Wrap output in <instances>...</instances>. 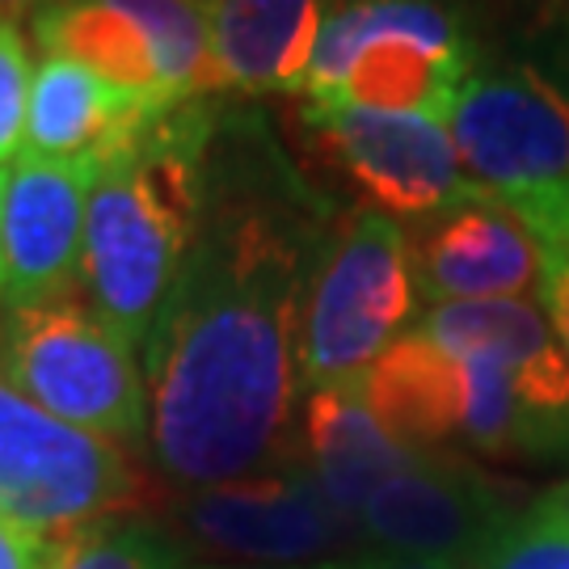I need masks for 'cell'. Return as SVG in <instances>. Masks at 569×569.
Here are the masks:
<instances>
[{"label": "cell", "mask_w": 569, "mask_h": 569, "mask_svg": "<svg viewBox=\"0 0 569 569\" xmlns=\"http://www.w3.org/2000/svg\"><path fill=\"white\" fill-rule=\"evenodd\" d=\"M143 363L148 448L169 481L274 472L300 376V244L270 207L207 199Z\"/></svg>", "instance_id": "1"}, {"label": "cell", "mask_w": 569, "mask_h": 569, "mask_svg": "<svg viewBox=\"0 0 569 569\" xmlns=\"http://www.w3.org/2000/svg\"><path fill=\"white\" fill-rule=\"evenodd\" d=\"M207 119L186 102L164 110L106 157L84 216L89 305L143 350L169 291L199 241Z\"/></svg>", "instance_id": "2"}, {"label": "cell", "mask_w": 569, "mask_h": 569, "mask_svg": "<svg viewBox=\"0 0 569 569\" xmlns=\"http://www.w3.org/2000/svg\"><path fill=\"white\" fill-rule=\"evenodd\" d=\"M465 34L435 0H346L321 21L308 102L363 106L448 122L465 89Z\"/></svg>", "instance_id": "3"}, {"label": "cell", "mask_w": 569, "mask_h": 569, "mask_svg": "<svg viewBox=\"0 0 569 569\" xmlns=\"http://www.w3.org/2000/svg\"><path fill=\"white\" fill-rule=\"evenodd\" d=\"M0 380L63 427L122 451L148 443V385L136 346L81 296L0 312Z\"/></svg>", "instance_id": "4"}, {"label": "cell", "mask_w": 569, "mask_h": 569, "mask_svg": "<svg viewBox=\"0 0 569 569\" xmlns=\"http://www.w3.org/2000/svg\"><path fill=\"white\" fill-rule=\"evenodd\" d=\"M418 287L409 237L392 216L355 211L321 249L300 308V385L333 388L363 380L371 363L409 333Z\"/></svg>", "instance_id": "5"}, {"label": "cell", "mask_w": 569, "mask_h": 569, "mask_svg": "<svg viewBox=\"0 0 569 569\" xmlns=\"http://www.w3.org/2000/svg\"><path fill=\"white\" fill-rule=\"evenodd\" d=\"M34 39L152 110L211 89V0H51Z\"/></svg>", "instance_id": "6"}, {"label": "cell", "mask_w": 569, "mask_h": 569, "mask_svg": "<svg viewBox=\"0 0 569 569\" xmlns=\"http://www.w3.org/2000/svg\"><path fill=\"white\" fill-rule=\"evenodd\" d=\"M136 498L127 451L98 435L63 427L0 380V515L72 540L122 515Z\"/></svg>", "instance_id": "7"}, {"label": "cell", "mask_w": 569, "mask_h": 569, "mask_svg": "<svg viewBox=\"0 0 569 569\" xmlns=\"http://www.w3.org/2000/svg\"><path fill=\"white\" fill-rule=\"evenodd\" d=\"M305 122L329 161L385 216H435L486 190L465 173L448 122L363 106L308 102Z\"/></svg>", "instance_id": "8"}, {"label": "cell", "mask_w": 569, "mask_h": 569, "mask_svg": "<svg viewBox=\"0 0 569 569\" xmlns=\"http://www.w3.org/2000/svg\"><path fill=\"white\" fill-rule=\"evenodd\" d=\"M448 131L465 173L498 199L569 186V102L531 68L468 77Z\"/></svg>", "instance_id": "9"}, {"label": "cell", "mask_w": 569, "mask_h": 569, "mask_svg": "<svg viewBox=\"0 0 569 569\" xmlns=\"http://www.w3.org/2000/svg\"><path fill=\"white\" fill-rule=\"evenodd\" d=\"M355 519L329 502L312 472L274 468L224 486L194 489L182 502V536L244 566L338 561L355 540Z\"/></svg>", "instance_id": "10"}, {"label": "cell", "mask_w": 569, "mask_h": 569, "mask_svg": "<svg viewBox=\"0 0 569 569\" xmlns=\"http://www.w3.org/2000/svg\"><path fill=\"white\" fill-rule=\"evenodd\" d=\"M98 161L18 157L0 173V300L34 308L84 287V216Z\"/></svg>", "instance_id": "11"}, {"label": "cell", "mask_w": 569, "mask_h": 569, "mask_svg": "<svg viewBox=\"0 0 569 569\" xmlns=\"http://www.w3.org/2000/svg\"><path fill=\"white\" fill-rule=\"evenodd\" d=\"M507 498V489L489 477L427 451L367 498L359 528L380 545V552L477 566L493 536L515 519Z\"/></svg>", "instance_id": "12"}, {"label": "cell", "mask_w": 569, "mask_h": 569, "mask_svg": "<svg viewBox=\"0 0 569 569\" xmlns=\"http://www.w3.org/2000/svg\"><path fill=\"white\" fill-rule=\"evenodd\" d=\"M406 237L418 300H523L531 287H540V253L528 228L489 190L422 216Z\"/></svg>", "instance_id": "13"}, {"label": "cell", "mask_w": 569, "mask_h": 569, "mask_svg": "<svg viewBox=\"0 0 569 569\" xmlns=\"http://www.w3.org/2000/svg\"><path fill=\"white\" fill-rule=\"evenodd\" d=\"M326 0H211V89L300 93Z\"/></svg>", "instance_id": "14"}, {"label": "cell", "mask_w": 569, "mask_h": 569, "mask_svg": "<svg viewBox=\"0 0 569 569\" xmlns=\"http://www.w3.org/2000/svg\"><path fill=\"white\" fill-rule=\"evenodd\" d=\"M164 114L98 81L89 68L42 56L26 106V152L39 161H98L114 157L148 122Z\"/></svg>", "instance_id": "15"}, {"label": "cell", "mask_w": 569, "mask_h": 569, "mask_svg": "<svg viewBox=\"0 0 569 569\" xmlns=\"http://www.w3.org/2000/svg\"><path fill=\"white\" fill-rule=\"evenodd\" d=\"M305 443L312 456L308 472L329 493V502L346 510L355 523H359L367 498L385 486L388 477H397L418 456H427V451H409L380 427L359 380L308 392Z\"/></svg>", "instance_id": "16"}, {"label": "cell", "mask_w": 569, "mask_h": 569, "mask_svg": "<svg viewBox=\"0 0 569 569\" xmlns=\"http://www.w3.org/2000/svg\"><path fill=\"white\" fill-rule=\"evenodd\" d=\"M182 545L164 528L136 519V515H114L93 528L77 531L63 549L60 569H182Z\"/></svg>", "instance_id": "17"}, {"label": "cell", "mask_w": 569, "mask_h": 569, "mask_svg": "<svg viewBox=\"0 0 569 569\" xmlns=\"http://www.w3.org/2000/svg\"><path fill=\"white\" fill-rule=\"evenodd\" d=\"M472 569H569V531L549 510L531 507L493 536Z\"/></svg>", "instance_id": "18"}, {"label": "cell", "mask_w": 569, "mask_h": 569, "mask_svg": "<svg viewBox=\"0 0 569 569\" xmlns=\"http://www.w3.org/2000/svg\"><path fill=\"white\" fill-rule=\"evenodd\" d=\"M30 56L18 26L0 21V173H9L26 152V106H30Z\"/></svg>", "instance_id": "19"}, {"label": "cell", "mask_w": 569, "mask_h": 569, "mask_svg": "<svg viewBox=\"0 0 569 569\" xmlns=\"http://www.w3.org/2000/svg\"><path fill=\"white\" fill-rule=\"evenodd\" d=\"M68 540L42 536L18 519L0 515V569H60Z\"/></svg>", "instance_id": "20"}, {"label": "cell", "mask_w": 569, "mask_h": 569, "mask_svg": "<svg viewBox=\"0 0 569 569\" xmlns=\"http://www.w3.org/2000/svg\"><path fill=\"white\" fill-rule=\"evenodd\" d=\"M355 569H472L460 561H430V557H401V552H363Z\"/></svg>", "instance_id": "21"}, {"label": "cell", "mask_w": 569, "mask_h": 569, "mask_svg": "<svg viewBox=\"0 0 569 569\" xmlns=\"http://www.w3.org/2000/svg\"><path fill=\"white\" fill-rule=\"evenodd\" d=\"M536 507L549 510L552 519H557V523H561V528L569 531V481H561L557 489H549V493H545V498H540Z\"/></svg>", "instance_id": "22"}, {"label": "cell", "mask_w": 569, "mask_h": 569, "mask_svg": "<svg viewBox=\"0 0 569 569\" xmlns=\"http://www.w3.org/2000/svg\"><path fill=\"white\" fill-rule=\"evenodd\" d=\"M182 569H355V557H338V561H312V566H182Z\"/></svg>", "instance_id": "23"}, {"label": "cell", "mask_w": 569, "mask_h": 569, "mask_svg": "<svg viewBox=\"0 0 569 569\" xmlns=\"http://www.w3.org/2000/svg\"><path fill=\"white\" fill-rule=\"evenodd\" d=\"M42 4H51V0H0V21H9V26H13V21L26 18V13L34 18Z\"/></svg>", "instance_id": "24"}, {"label": "cell", "mask_w": 569, "mask_h": 569, "mask_svg": "<svg viewBox=\"0 0 569 569\" xmlns=\"http://www.w3.org/2000/svg\"><path fill=\"white\" fill-rule=\"evenodd\" d=\"M0 296H4V291H0ZM0 308H4V300H0Z\"/></svg>", "instance_id": "25"}]
</instances>
